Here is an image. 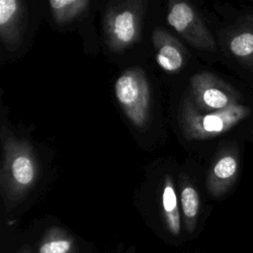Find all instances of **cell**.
<instances>
[{
	"instance_id": "obj_5",
	"label": "cell",
	"mask_w": 253,
	"mask_h": 253,
	"mask_svg": "<svg viewBox=\"0 0 253 253\" xmlns=\"http://www.w3.org/2000/svg\"><path fill=\"white\" fill-rule=\"evenodd\" d=\"M106 31L113 48L121 49L133 42L138 33V13L135 7L126 5L109 13Z\"/></svg>"
},
{
	"instance_id": "obj_14",
	"label": "cell",
	"mask_w": 253,
	"mask_h": 253,
	"mask_svg": "<svg viewBox=\"0 0 253 253\" xmlns=\"http://www.w3.org/2000/svg\"><path fill=\"white\" fill-rule=\"evenodd\" d=\"M20 2L16 0H1L0 1V28L2 38L9 39L16 25L19 23L20 17Z\"/></svg>"
},
{
	"instance_id": "obj_1",
	"label": "cell",
	"mask_w": 253,
	"mask_h": 253,
	"mask_svg": "<svg viewBox=\"0 0 253 253\" xmlns=\"http://www.w3.org/2000/svg\"><path fill=\"white\" fill-rule=\"evenodd\" d=\"M251 114V109L237 104L217 112H201L191 102H186L183 113V128L191 139H206L217 136L232 128Z\"/></svg>"
},
{
	"instance_id": "obj_7",
	"label": "cell",
	"mask_w": 253,
	"mask_h": 253,
	"mask_svg": "<svg viewBox=\"0 0 253 253\" xmlns=\"http://www.w3.org/2000/svg\"><path fill=\"white\" fill-rule=\"evenodd\" d=\"M228 49L245 68L253 71V16L239 19L228 37Z\"/></svg>"
},
{
	"instance_id": "obj_11",
	"label": "cell",
	"mask_w": 253,
	"mask_h": 253,
	"mask_svg": "<svg viewBox=\"0 0 253 253\" xmlns=\"http://www.w3.org/2000/svg\"><path fill=\"white\" fill-rule=\"evenodd\" d=\"M74 241L71 235L58 227L50 228L43 236L39 253H72Z\"/></svg>"
},
{
	"instance_id": "obj_3",
	"label": "cell",
	"mask_w": 253,
	"mask_h": 253,
	"mask_svg": "<svg viewBox=\"0 0 253 253\" xmlns=\"http://www.w3.org/2000/svg\"><path fill=\"white\" fill-rule=\"evenodd\" d=\"M191 87L190 102L201 112H217L240 104V93L210 72L194 75L191 78Z\"/></svg>"
},
{
	"instance_id": "obj_13",
	"label": "cell",
	"mask_w": 253,
	"mask_h": 253,
	"mask_svg": "<svg viewBox=\"0 0 253 253\" xmlns=\"http://www.w3.org/2000/svg\"><path fill=\"white\" fill-rule=\"evenodd\" d=\"M49 5L54 19L58 23H65L80 15L89 5L86 0H51Z\"/></svg>"
},
{
	"instance_id": "obj_6",
	"label": "cell",
	"mask_w": 253,
	"mask_h": 253,
	"mask_svg": "<svg viewBox=\"0 0 253 253\" xmlns=\"http://www.w3.org/2000/svg\"><path fill=\"white\" fill-rule=\"evenodd\" d=\"M239 173V157L235 149H225L214 161L207 180L209 192L219 197L235 183Z\"/></svg>"
},
{
	"instance_id": "obj_8",
	"label": "cell",
	"mask_w": 253,
	"mask_h": 253,
	"mask_svg": "<svg viewBox=\"0 0 253 253\" xmlns=\"http://www.w3.org/2000/svg\"><path fill=\"white\" fill-rule=\"evenodd\" d=\"M155 46V58L158 65L167 72H176L185 61L183 46L162 30H156L153 34Z\"/></svg>"
},
{
	"instance_id": "obj_4",
	"label": "cell",
	"mask_w": 253,
	"mask_h": 253,
	"mask_svg": "<svg viewBox=\"0 0 253 253\" xmlns=\"http://www.w3.org/2000/svg\"><path fill=\"white\" fill-rule=\"evenodd\" d=\"M168 24L198 48L214 51L216 44L197 12L185 2H175L167 15Z\"/></svg>"
},
{
	"instance_id": "obj_12",
	"label": "cell",
	"mask_w": 253,
	"mask_h": 253,
	"mask_svg": "<svg viewBox=\"0 0 253 253\" xmlns=\"http://www.w3.org/2000/svg\"><path fill=\"white\" fill-rule=\"evenodd\" d=\"M181 204L186 228L192 232L197 223L200 211V197L197 190L191 185H185L181 190Z\"/></svg>"
},
{
	"instance_id": "obj_16",
	"label": "cell",
	"mask_w": 253,
	"mask_h": 253,
	"mask_svg": "<svg viewBox=\"0 0 253 253\" xmlns=\"http://www.w3.org/2000/svg\"><path fill=\"white\" fill-rule=\"evenodd\" d=\"M252 132H253V129H252Z\"/></svg>"
},
{
	"instance_id": "obj_15",
	"label": "cell",
	"mask_w": 253,
	"mask_h": 253,
	"mask_svg": "<svg viewBox=\"0 0 253 253\" xmlns=\"http://www.w3.org/2000/svg\"><path fill=\"white\" fill-rule=\"evenodd\" d=\"M20 253H32V252H31V249L26 246V247H24V248L20 251Z\"/></svg>"
},
{
	"instance_id": "obj_10",
	"label": "cell",
	"mask_w": 253,
	"mask_h": 253,
	"mask_svg": "<svg viewBox=\"0 0 253 253\" xmlns=\"http://www.w3.org/2000/svg\"><path fill=\"white\" fill-rule=\"evenodd\" d=\"M162 209L166 226L169 232L177 236L181 231V220L177 196L170 177H166L162 188Z\"/></svg>"
},
{
	"instance_id": "obj_2",
	"label": "cell",
	"mask_w": 253,
	"mask_h": 253,
	"mask_svg": "<svg viewBox=\"0 0 253 253\" xmlns=\"http://www.w3.org/2000/svg\"><path fill=\"white\" fill-rule=\"evenodd\" d=\"M115 94L128 120L137 127L145 126L149 116L150 92L143 72L126 70L116 81Z\"/></svg>"
},
{
	"instance_id": "obj_9",
	"label": "cell",
	"mask_w": 253,
	"mask_h": 253,
	"mask_svg": "<svg viewBox=\"0 0 253 253\" xmlns=\"http://www.w3.org/2000/svg\"><path fill=\"white\" fill-rule=\"evenodd\" d=\"M9 172L17 189L29 188L36 177V166L31 154L24 150L14 153L9 164Z\"/></svg>"
}]
</instances>
